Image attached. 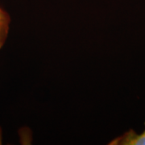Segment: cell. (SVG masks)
Returning a JSON list of instances; mask_svg holds the SVG:
<instances>
[{"mask_svg": "<svg viewBox=\"0 0 145 145\" xmlns=\"http://www.w3.org/2000/svg\"><path fill=\"white\" fill-rule=\"evenodd\" d=\"M10 17L9 14L0 7V49L4 46L10 31Z\"/></svg>", "mask_w": 145, "mask_h": 145, "instance_id": "obj_2", "label": "cell"}, {"mask_svg": "<svg viewBox=\"0 0 145 145\" xmlns=\"http://www.w3.org/2000/svg\"><path fill=\"white\" fill-rule=\"evenodd\" d=\"M110 145H145V131L141 134H136L133 130H129L123 135L112 140Z\"/></svg>", "mask_w": 145, "mask_h": 145, "instance_id": "obj_1", "label": "cell"}]
</instances>
